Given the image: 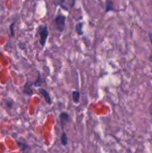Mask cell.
I'll return each instance as SVG.
<instances>
[{"label": "cell", "instance_id": "277c9868", "mask_svg": "<svg viewBox=\"0 0 152 153\" xmlns=\"http://www.w3.org/2000/svg\"><path fill=\"white\" fill-rule=\"evenodd\" d=\"M69 119H70V117H69V115H68L67 113H65V112L62 113V114L60 115V117H59V121H60L61 126L64 127L65 124L67 121H69Z\"/></svg>", "mask_w": 152, "mask_h": 153}, {"label": "cell", "instance_id": "7c38bea8", "mask_svg": "<svg viewBox=\"0 0 152 153\" xmlns=\"http://www.w3.org/2000/svg\"><path fill=\"white\" fill-rule=\"evenodd\" d=\"M150 40H151V44H152V38L150 37ZM149 60L152 62V54H151V56H150V57H149Z\"/></svg>", "mask_w": 152, "mask_h": 153}, {"label": "cell", "instance_id": "8fae6325", "mask_svg": "<svg viewBox=\"0 0 152 153\" xmlns=\"http://www.w3.org/2000/svg\"><path fill=\"white\" fill-rule=\"evenodd\" d=\"M15 23H16V21H13L10 24V26H9V29H10V37H13L14 36V28H13V26H14Z\"/></svg>", "mask_w": 152, "mask_h": 153}, {"label": "cell", "instance_id": "8992f818", "mask_svg": "<svg viewBox=\"0 0 152 153\" xmlns=\"http://www.w3.org/2000/svg\"><path fill=\"white\" fill-rule=\"evenodd\" d=\"M31 85H32L31 83H27L24 85L23 92H24L25 94H28V95H32V94H33V91H32V89H31Z\"/></svg>", "mask_w": 152, "mask_h": 153}, {"label": "cell", "instance_id": "3957f363", "mask_svg": "<svg viewBox=\"0 0 152 153\" xmlns=\"http://www.w3.org/2000/svg\"><path fill=\"white\" fill-rule=\"evenodd\" d=\"M56 4L63 10L66 12H70L71 9L74 6L75 0H58V3Z\"/></svg>", "mask_w": 152, "mask_h": 153}, {"label": "cell", "instance_id": "30bf717a", "mask_svg": "<svg viewBox=\"0 0 152 153\" xmlns=\"http://www.w3.org/2000/svg\"><path fill=\"white\" fill-rule=\"evenodd\" d=\"M113 6V3L111 1H108L107 2V6H106V12H110V11H114V8L112 7Z\"/></svg>", "mask_w": 152, "mask_h": 153}, {"label": "cell", "instance_id": "9c48e42d", "mask_svg": "<svg viewBox=\"0 0 152 153\" xmlns=\"http://www.w3.org/2000/svg\"><path fill=\"white\" fill-rule=\"evenodd\" d=\"M61 143L64 145V146H66L67 145V135L66 133L64 132L62 133V136H61Z\"/></svg>", "mask_w": 152, "mask_h": 153}, {"label": "cell", "instance_id": "7a4b0ae2", "mask_svg": "<svg viewBox=\"0 0 152 153\" xmlns=\"http://www.w3.org/2000/svg\"><path fill=\"white\" fill-rule=\"evenodd\" d=\"M65 21H66V17H65V15H64L62 14H59L55 17L54 24H55L56 31H58L59 32H63L65 31Z\"/></svg>", "mask_w": 152, "mask_h": 153}, {"label": "cell", "instance_id": "52a82bcc", "mask_svg": "<svg viewBox=\"0 0 152 153\" xmlns=\"http://www.w3.org/2000/svg\"><path fill=\"white\" fill-rule=\"evenodd\" d=\"M82 26H83V23L82 22H79V23H77V24L75 25V31L79 35H83Z\"/></svg>", "mask_w": 152, "mask_h": 153}, {"label": "cell", "instance_id": "ba28073f", "mask_svg": "<svg viewBox=\"0 0 152 153\" xmlns=\"http://www.w3.org/2000/svg\"><path fill=\"white\" fill-rule=\"evenodd\" d=\"M72 100L75 103H78L80 100V92L77 90L72 91Z\"/></svg>", "mask_w": 152, "mask_h": 153}, {"label": "cell", "instance_id": "5b68a950", "mask_svg": "<svg viewBox=\"0 0 152 153\" xmlns=\"http://www.w3.org/2000/svg\"><path fill=\"white\" fill-rule=\"evenodd\" d=\"M39 91L41 93V95L45 98L46 101H47L48 103L50 104V103H51V99H50V97H49V94L48 93V91H47L46 90H44V89H41V88L39 89Z\"/></svg>", "mask_w": 152, "mask_h": 153}, {"label": "cell", "instance_id": "6da1fadb", "mask_svg": "<svg viewBox=\"0 0 152 153\" xmlns=\"http://www.w3.org/2000/svg\"><path fill=\"white\" fill-rule=\"evenodd\" d=\"M37 33L40 37V46L43 48L46 45L47 40L49 35V31H48V28L47 24H40L37 29Z\"/></svg>", "mask_w": 152, "mask_h": 153}]
</instances>
